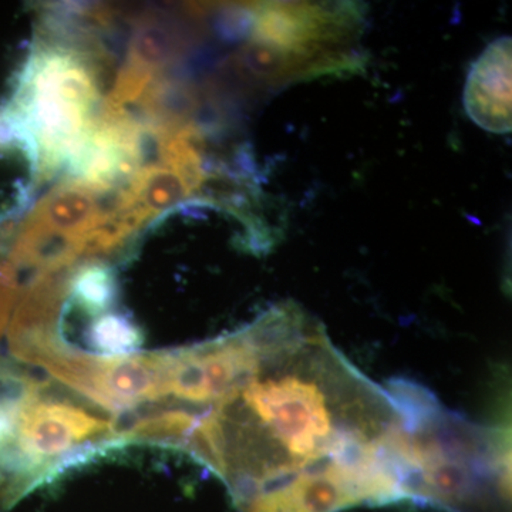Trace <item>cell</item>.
Returning <instances> with one entry per match:
<instances>
[{
	"instance_id": "6da1fadb",
	"label": "cell",
	"mask_w": 512,
	"mask_h": 512,
	"mask_svg": "<svg viewBox=\"0 0 512 512\" xmlns=\"http://www.w3.org/2000/svg\"><path fill=\"white\" fill-rule=\"evenodd\" d=\"M259 323L252 365L194 430V450L237 484L244 512H339L409 500L403 414L296 306Z\"/></svg>"
},
{
	"instance_id": "7a4b0ae2",
	"label": "cell",
	"mask_w": 512,
	"mask_h": 512,
	"mask_svg": "<svg viewBox=\"0 0 512 512\" xmlns=\"http://www.w3.org/2000/svg\"><path fill=\"white\" fill-rule=\"evenodd\" d=\"M407 426L412 500L448 512H507L511 453L507 429L476 426L444 409L420 384L389 383Z\"/></svg>"
},
{
	"instance_id": "3957f363",
	"label": "cell",
	"mask_w": 512,
	"mask_h": 512,
	"mask_svg": "<svg viewBox=\"0 0 512 512\" xmlns=\"http://www.w3.org/2000/svg\"><path fill=\"white\" fill-rule=\"evenodd\" d=\"M13 426L18 427L13 430H18L19 447L18 451H10V456L23 471L47 457L59 456L106 424L66 404L28 399L20 404Z\"/></svg>"
},
{
	"instance_id": "277c9868",
	"label": "cell",
	"mask_w": 512,
	"mask_h": 512,
	"mask_svg": "<svg viewBox=\"0 0 512 512\" xmlns=\"http://www.w3.org/2000/svg\"><path fill=\"white\" fill-rule=\"evenodd\" d=\"M464 106L478 126L493 133L511 130V40L491 43L471 67Z\"/></svg>"
},
{
	"instance_id": "5b68a950",
	"label": "cell",
	"mask_w": 512,
	"mask_h": 512,
	"mask_svg": "<svg viewBox=\"0 0 512 512\" xmlns=\"http://www.w3.org/2000/svg\"><path fill=\"white\" fill-rule=\"evenodd\" d=\"M96 348L109 355H124L140 345V333L127 319L120 316H104L97 320L92 329Z\"/></svg>"
},
{
	"instance_id": "8992f818",
	"label": "cell",
	"mask_w": 512,
	"mask_h": 512,
	"mask_svg": "<svg viewBox=\"0 0 512 512\" xmlns=\"http://www.w3.org/2000/svg\"><path fill=\"white\" fill-rule=\"evenodd\" d=\"M13 421L15 419L12 417V412H8L0 406V447L12 437Z\"/></svg>"
}]
</instances>
